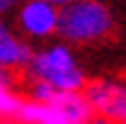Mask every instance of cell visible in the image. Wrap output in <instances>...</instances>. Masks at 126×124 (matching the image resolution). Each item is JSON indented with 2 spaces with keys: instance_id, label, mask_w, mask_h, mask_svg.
<instances>
[{
  "instance_id": "cell-1",
  "label": "cell",
  "mask_w": 126,
  "mask_h": 124,
  "mask_svg": "<svg viewBox=\"0 0 126 124\" xmlns=\"http://www.w3.org/2000/svg\"><path fill=\"white\" fill-rule=\"evenodd\" d=\"M22 71H24V78L48 83L51 88H56L61 93L82 90L85 83H87L85 71L80 68L75 54L70 51V44H65V41H56V44H48V46H41V49H32Z\"/></svg>"
},
{
  "instance_id": "cell-2",
  "label": "cell",
  "mask_w": 126,
  "mask_h": 124,
  "mask_svg": "<svg viewBox=\"0 0 126 124\" xmlns=\"http://www.w3.org/2000/svg\"><path fill=\"white\" fill-rule=\"evenodd\" d=\"M114 29V17L102 0H73L58 10V37L65 44H94Z\"/></svg>"
},
{
  "instance_id": "cell-3",
  "label": "cell",
  "mask_w": 126,
  "mask_h": 124,
  "mask_svg": "<svg viewBox=\"0 0 126 124\" xmlns=\"http://www.w3.org/2000/svg\"><path fill=\"white\" fill-rule=\"evenodd\" d=\"M17 29L24 39H48L58 32V5L51 0H22L15 7Z\"/></svg>"
},
{
  "instance_id": "cell-4",
  "label": "cell",
  "mask_w": 126,
  "mask_h": 124,
  "mask_svg": "<svg viewBox=\"0 0 126 124\" xmlns=\"http://www.w3.org/2000/svg\"><path fill=\"white\" fill-rule=\"evenodd\" d=\"M82 95L90 102L92 112L107 114V117L116 119V122L124 119V114H126V85L116 83V80H92V83H85Z\"/></svg>"
},
{
  "instance_id": "cell-5",
  "label": "cell",
  "mask_w": 126,
  "mask_h": 124,
  "mask_svg": "<svg viewBox=\"0 0 126 124\" xmlns=\"http://www.w3.org/2000/svg\"><path fill=\"white\" fill-rule=\"evenodd\" d=\"M32 54V46L22 34H17L0 15V71H22Z\"/></svg>"
},
{
  "instance_id": "cell-6",
  "label": "cell",
  "mask_w": 126,
  "mask_h": 124,
  "mask_svg": "<svg viewBox=\"0 0 126 124\" xmlns=\"http://www.w3.org/2000/svg\"><path fill=\"white\" fill-rule=\"evenodd\" d=\"M15 122L17 124H75L58 107L46 105V102H36V100H29V97L22 100V107L17 112Z\"/></svg>"
},
{
  "instance_id": "cell-7",
  "label": "cell",
  "mask_w": 126,
  "mask_h": 124,
  "mask_svg": "<svg viewBox=\"0 0 126 124\" xmlns=\"http://www.w3.org/2000/svg\"><path fill=\"white\" fill-rule=\"evenodd\" d=\"M46 105L58 107L70 122H75V124H85L92 117V107L85 100L82 90H75V93H61V90H56L53 97H51V102H46Z\"/></svg>"
},
{
  "instance_id": "cell-8",
  "label": "cell",
  "mask_w": 126,
  "mask_h": 124,
  "mask_svg": "<svg viewBox=\"0 0 126 124\" xmlns=\"http://www.w3.org/2000/svg\"><path fill=\"white\" fill-rule=\"evenodd\" d=\"M24 95L17 93V73L0 71V122H15Z\"/></svg>"
},
{
  "instance_id": "cell-9",
  "label": "cell",
  "mask_w": 126,
  "mask_h": 124,
  "mask_svg": "<svg viewBox=\"0 0 126 124\" xmlns=\"http://www.w3.org/2000/svg\"><path fill=\"white\" fill-rule=\"evenodd\" d=\"M85 124H119L116 119H111V117H107V114H99V112H92V117L87 119Z\"/></svg>"
},
{
  "instance_id": "cell-10",
  "label": "cell",
  "mask_w": 126,
  "mask_h": 124,
  "mask_svg": "<svg viewBox=\"0 0 126 124\" xmlns=\"http://www.w3.org/2000/svg\"><path fill=\"white\" fill-rule=\"evenodd\" d=\"M19 2H22V0H0V15H5V12H12Z\"/></svg>"
},
{
  "instance_id": "cell-11",
  "label": "cell",
  "mask_w": 126,
  "mask_h": 124,
  "mask_svg": "<svg viewBox=\"0 0 126 124\" xmlns=\"http://www.w3.org/2000/svg\"><path fill=\"white\" fill-rule=\"evenodd\" d=\"M51 2H56V5L61 7V5H65V2H73V0H51Z\"/></svg>"
},
{
  "instance_id": "cell-12",
  "label": "cell",
  "mask_w": 126,
  "mask_h": 124,
  "mask_svg": "<svg viewBox=\"0 0 126 124\" xmlns=\"http://www.w3.org/2000/svg\"><path fill=\"white\" fill-rule=\"evenodd\" d=\"M119 124H126V114H124V119H121V122H119Z\"/></svg>"
},
{
  "instance_id": "cell-13",
  "label": "cell",
  "mask_w": 126,
  "mask_h": 124,
  "mask_svg": "<svg viewBox=\"0 0 126 124\" xmlns=\"http://www.w3.org/2000/svg\"><path fill=\"white\" fill-rule=\"evenodd\" d=\"M0 124H17V122H0Z\"/></svg>"
}]
</instances>
